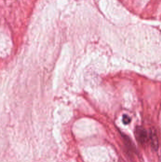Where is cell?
Listing matches in <instances>:
<instances>
[{"label": "cell", "mask_w": 161, "mask_h": 162, "mask_svg": "<svg viewBox=\"0 0 161 162\" xmlns=\"http://www.w3.org/2000/svg\"><path fill=\"white\" fill-rule=\"evenodd\" d=\"M135 136L137 141L142 145H145L148 142V137L147 130L140 126L136 127L135 130Z\"/></svg>", "instance_id": "obj_1"}, {"label": "cell", "mask_w": 161, "mask_h": 162, "mask_svg": "<svg viewBox=\"0 0 161 162\" xmlns=\"http://www.w3.org/2000/svg\"><path fill=\"white\" fill-rule=\"evenodd\" d=\"M149 139L152 149L154 151H157L159 148V139L157 133L154 129H151L149 131Z\"/></svg>", "instance_id": "obj_2"}, {"label": "cell", "mask_w": 161, "mask_h": 162, "mask_svg": "<svg viewBox=\"0 0 161 162\" xmlns=\"http://www.w3.org/2000/svg\"><path fill=\"white\" fill-rule=\"evenodd\" d=\"M122 121H123V123L124 124L127 125V124H129L130 122L131 119L128 115H124L123 116V118H122Z\"/></svg>", "instance_id": "obj_3"}, {"label": "cell", "mask_w": 161, "mask_h": 162, "mask_svg": "<svg viewBox=\"0 0 161 162\" xmlns=\"http://www.w3.org/2000/svg\"></svg>", "instance_id": "obj_4"}]
</instances>
